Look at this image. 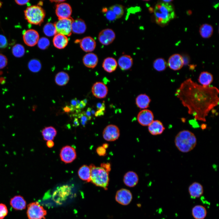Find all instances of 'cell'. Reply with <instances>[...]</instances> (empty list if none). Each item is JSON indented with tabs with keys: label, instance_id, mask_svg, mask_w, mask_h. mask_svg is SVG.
Instances as JSON below:
<instances>
[{
	"label": "cell",
	"instance_id": "obj_1",
	"mask_svg": "<svg viewBox=\"0 0 219 219\" xmlns=\"http://www.w3.org/2000/svg\"><path fill=\"white\" fill-rule=\"evenodd\" d=\"M219 92L216 87L203 86L189 78L181 84L175 95L195 120L205 122L209 112L218 104Z\"/></svg>",
	"mask_w": 219,
	"mask_h": 219
},
{
	"label": "cell",
	"instance_id": "obj_2",
	"mask_svg": "<svg viewBox=\"0 0 219 219\" xmlns=\"http://www.w3.org/2000/svg\"><path fill=\"white\" fill-rule=\"evenodd\" d=\"M175 144L177 148L183 153L188 152L195 147L197 139L194 134L191 131L184 130L179 132L176 135Z\"/></svg>",
	"mask_w": 219,
	"mask_h": 219
},
{
	"label": "cell",
	"instance_id": "obj_3",
	"mask_svg": "<svg viewBox=\"0 0 219 219\" xmlns=\"http://www.w3.org/2000/svg\"><path fill=\"white\" fill-rule=\"evenodd\" d=\"M154 13L156 23L160 25L166 24L173 19L175 16L172 6L169 3L163 2L156 4Z\"/></svg>",
	"mask_w": 219,
	"mask_h": 219
},
{
	"label": "cell",
	"instance_id": "obj_4",
	"mask_svg": "<svg viewBox=\"0 0 219 219\" xmlns=\"http://www.w3.org/2000/svg\"><path fill=\"white\" fill-rule=\"evenodd\" d=\"M91 171V181L97 186L107 189L109 178V172L101 167L93 164L89 166Z\"/></svg>",
	"mask_w": 219,
	"mask_h": 219
},
{
	"label": "cell",
	"instance_id": "obj_5",
	"mask_svg": "<svg viewBox=\"0 0 219 219\" xmlns=\"http://www.w3.org/2000/svg\"><path fill=\"white\" fill-rule=\"evenodd\" d=\"M25 19L32 24L40 25L45 16L43 9L40 5H33L28 7L24 11Z\"/></svg>",
	"mask_w": 219,
	"mask_h": 219
},
{
	"label": "cell",
	"instance_id": "obj_6",
	"mask_svg": "<svg viewBox=\"0 0 219 219\" xmlns=\"http://www.w3.org/2000/svg\"><path fill=\"white\" fill-rule=\"evenodd\" d=\"M27 214L28 219H44L47 211L38 202H33L28 205Z\"/></svg>",
	"mask_w": 219,
	"mask_h": 219
},
{
	"label": "cell",
	"instance_id": "obj_7",
	"mask_svg": "<svg viewBox=\"0 0 219 219\" xmlns=\"http://www.w3.org/2000/svg\"><path fill=\"white\" fill-rule=\"evenodd\" d=\"M73 19L70 17L68 18L58 19L54 24L57 33L66 36H70L72 33L71 24Z\"/></svg>",
	"mask_w": 219,
	"mask_h": 219
},
{
	"label": "cell",
	"instance_id": "obj_8",
	"mask_svg": "<svg viewBox=\"0 0 219 219\" xmlns=\"http://www.w3.org/2000/svg\"><path fill=\"white\" fill-rule=\"evenodd\" d=\"M120 130L116 125L110 124L107 125L104 129L103 135L104 139L108 141H113L116 140L119 137Z\"/></svg>",
	"mask_w": 219,
	"mask_h": 219
},
{
	"label": "cell",
	"instance_id": "obj_9",
	"mask_svg": "<svg viewBox=\"0 0 219 219\" xmlns=\"http://www.w3.org/2000/svg\"><path fill=\"white\" fill-rule=\"evenodd\" d=\"M72 12L71 7L69 4L62 2L56 4L55 12L58 19L70 17Z\"/></svg>",
	"mask_w": 219,
	"mask_h": 219
},
{
	"label": "cell",
	"instance_id": "obj_10",
	"mask_svg": "<svg viewBox=\"0 0 219 219\" xmlns=\"http://www.w3.org/2000/svg\"><path fill=\"white\" fill-rule=\"evenodd\" d=\"M60 155L62 161L68 163L71 162L76 158V153L75 149L73 147L66 146L61 149Z\"/></svg>",
	"mask_w": 219,
	"mask_h": 219
},
{
	"label": "cell",
	"instance_id": "obj_11",
	"mask_svg": "<svg viewBox=\"0 0 219 219\" xmlns=\"http://www.w3.org/2000/svg\"><path fill=\"white\" fill-rule=\"evenodd\" d=\"M23 39L26 44L29 46L33 47L37 44L39 39V35L36 30L29 29L23 32Z\"/></svg>",
	"mask_w": 219,
	"mask_h": 219
},
{
	"label": "cell",
	"instance_id": "obj_12",
	"mask_svg": "<svg viewBox=\"0 0 219 219\" xmlns=\"http://www.w3.org/2000/svg\"><path fill=\"white\" fill-rule=\"evenodd\" d=\"M115 200L119 203L123 205L129 204L132 199V195L129 190L122 189L117 191L115 195Z\"/></svg>",
	"mask_w": 219,
	"mask_h": 219
},
{
	"label": "cell",
	"instance_id": "obj_13",
	"mask_svg": "<svg viewBox=\"0 0 219 219\" xmlns=\"http://www.w3.org/2000/svg\"><path fill=\"white\" fill-rule=\"evenodd\" d=\"M114 31L111 29H106L102 30L98 35V39L102 44L107 45L112 43L115 38Z\"/></svg>",
	"mask_w": 219,
	"mask_h": 219
},
{
	"label": "cell",
	"instance_id": "obj_14",
	"mask_svg": "<svg viewBox=\"0 0 219 219\" xmlns=\"http://www.w3.org/2000/svg\"><path fill=\"white\" fill-rule=\"evenodd\" d=\"M154 115L152 112L148 109H144L138 113L137 116L139 123L143 126L150 125L153 121Z\"/></svg>",
	"mask_w": 219,
	"mask_h": 219
},
{
	"label": "cell",
	"instance_id": "obj_15",
	"mask_svg": "<svg viewBox=\"0 0 219 219\" xmlns=\"http://www.w3.org/2000/svg\"><path fill=\"white\" fill-rule=\"evenodd\" d=\"M184 60L182 56L179 54H174L169 58L168 64L172 69L176 71L181 69L184 64Z\"/></svg>",
	"mask_w": 219,
	"mask_h": 219
},
{
	"label": "cell",
	"instance_id": "obj_16",
	"mask_svg": "<svg viewBox=\"0 0 219 219\" xmlns=\"http://www.w3.org/2000/svg\"><path fill=\"white\" fill-rule=\"evenodd\" d=\"M92 92L95 97L102 99L106 96L108 89L104 84L101 82H97L93 84L92 88Z\"/></svg>",
	"mask_w": 219,
	"mask_h": 219
},
{
	"label": "cell",
	"instance_id": "obj_17",
	"mask_svg": "<svg viewBox=\"0 0 219 219\" xmlns=\"http://www.w3.org/2000/svg\"><path fill=\"white\" fill-rule=\"evenodd\" d=\"M80 45L81 48L84 51L90 52L94 50L96 43L93 38L88 36L84 37L81 40Z\"/></svg>",
	"mask_w": 219,
	"mask_h": 219
},
{
	"label": "cell",
	"instance_id": "obj_18",
	"mask_svg": "<svg viewBox=\"0 0 219 219\" xmlns=\"http://www.w3.org/2000/svg\"><path fill=\"white\" fill-rule=\"evenodd\" d=\"M188 192L190 197L193 199L199 198L203 193V188L200 183L194 182L192 183L188 188Z\"/></svg>",
	"mask_w": 219,
	"mask_h": 219
},
{
	"label": "cell",
	"instance_id": "obj_19",
	"mask_svg": "<svg viewBox=\"0 0 219 219\" xmlns=\"http://www.w3.org/2000/svg\"><path fill=\"white\" fill-rule=\"evenodd\" d=\"M138 177L134 172L130 171L124 175L123 181L124 184L129 187H133L135 186L138 181Z\"/></svg>",
	"mask_w": 219,
	"mask_h": 219
},
{
	"label": "cell",
	"instance_id": "obj_20",
	"mask_svg": "<svg viewBox=\"0 0 219 219\" xmlns=\"http://www.w3.org/2000/svg\"><path fill=\"white\" fill-rule=\"evenodd\" d=\"M86 29V26L84 21L81 19L73 20L71 24L72 32L81 34L84 33Z\"/></svg>",
	"mask_w": 219,
	"mask_h": 219
},
{
	"label": "cell",
	"instance_id": "obj_21",
	"mask_svg": "<svg viewBox=\"0 0 219 219\" xmlns=\"http://www.w3.org/2000/svg\"><path fill=\"white\" fill-rule=\"evenodd\" d=\"M165 128L162 123L160 121H153L148 125V130L151 134L154 135H160L162 133Z\"/></svg>",
	"mask_w": 219,
	"mask_h": 219
},
{
	"label": "cell",
	"instance_id": "obj_22",
	"mask_svg": "<svg viewBox=\"0 0 219 219\" xmlns=\"http://www.w3.org/2000/svg\"><path fill=\"white\" fill-rule=\"evenodd\" d=\"M10 204L15 210H22L26 208V202L22 196H16L11 199Z\"/></svg>",
	"mask_w": 219,
	"mask_h": 219
},
{
	"label": "cell",
	"instance_id": "obj_23",
	"mask_svg": "<svg viewBox=\"0 0 219 219\" xmlns=\"http://www.w3.org/2000/svg\"><path fill=\"white\" fill-rule=\"evenodd\" d=\"M53 42L54 46L58 49H62L67 45L68 40L67 36L64 35L57 33L53 38Z\"/></svg>",
	"mask_w": 219,
	"mask_h": 219
},
{
	"label": "cell",
	"instance_id": "obj_24",
	"mask_svg": "<svg viewBox=\"0 0 219 219\" xmlns=\"http://www.w3.org/2000/svg\"><path fill=\"white\" fill-rule=\"evenodd\" d=\"M98 61L97 56L93 53L87 54L83 58V62L84 65L88 68H92L96 67Z\"/></svg>",
	"mask_w": 219,
	"mask_h": 219
},
{
	"label": "cell",
	"instance_id": "obj_25",
	"mask_svg": "<svg viewBox=\"0 0 219 219\" xmlns=\"http://www.w3.org/2000/svg\"><path fill=\"white\" fill-rule=\"evenodd\" d=\"M118 64L120 68L122 70L130 69L133 64V60L130 55H124L121 56L118 59Z\"/></svg>",
	"mask_w": 219,
	"mask_h": 219
},
{
	"label": "cell",
	"instance_id": "obj_26",
	"mask_svg": "<svg viewBox=\"0 0 219 219\" xmlns=\"http://www.w3.org/2000/svg\"><path fill=\"white\" fill-rule=\"evenodd\" d=\"M117 65L116 61L114 58L108 57L103 61L102 67L105 71L108 73H111L116 70Z\"/></svg>",
	"mask_w": 219,
	"mask_h": 219
},
{
	"label": "cell",
	"instance_id": "obj_27",
	"mask_svg": "<svg viewBox=\"0 0 219 219\" xmlns=\"http://www.w3.org/2000/svg\"><path fill=\"white\" fill-rule=\"evenodd\" d=\"M192 214L195 219H204L207 216V211L203 206L196 205L193 208Z\"/></svg>",
	"mask_w": 219,
	"mask_h": 219
},
{
	"label": "cell",
	"instance_id": "obj_28",
	"mask_svg": "<svg viewBox=\"0 0 219 219\" xmlns=\"http://www.w3.org/2000/svg\"><path fill=\"white\" fill-rule=\"evenodd\" d=\"M150 102V98L145 94H140L136 99L137 106L141 109H146L148 107Z\"/></svg>",
	"mask_w": 219,
	"mask_h": 219
},
{
	"label": "cell",
	"instance_id": "obj_29",
	"mask_svg": "<svg viewBox=\"0 0 219 219\" xmlns=\"http://www.w3.org/2000/svg\"><path fill=\"white\" fill-rule=\"evenodd\" d=\"M78 174L82 180L88 182L91 181V171L89 166L86 165L82 166L78 170Z\"/></svg>",
	"mask_w": 219,
	"mask_h": 219
},
{
	"label": "cell",
	"instance_id": "obj_30",
	"mask_svg": "<svg viewBox=\"0 0 219 219\" xmlns=\"http://www.w3.org/2000/svg\"><path fill=\"white\" fill-rule=\"evenodd\" d=\"M212 75L207 71H203L200 74L198 79L199 82L203 86H208L213 81Z\"/></svg>",
	"mask_w": 219,
	"mask_h": 219
},
{
	"label": "cell",
	"instance_id": "obj_31",
	"mask_svg": "<svg viewBox=\"0 0 219 219\" xmlns=\"http://www.w3.org/2000/svg\"><path fill=\"white\" fill-rule=\"evenodd\" d=\"M42 134L44 140L52 141L56 135L57 131L52 127H47L42 130Z\"/></svg>",
	"mask_w": 219,
	"mask_h": 219
},
{
	"label": "cell",
	"instance_id": "obj_32",
	"mask_svg": "<svg viewBox=\"0 0 219 219\" xmlns=\"http://www.w3.org/2000/svg\"><path fill=\"white\" fill-rule=\"evenodd\" d=\"M199 32L201 36L204 38L210 37L212 35L213 28L212 26L208 24H204L200 27Z\"/></svg>",
	"mask_w": 219,
	"mask_h": 219
},
{
	"label": "cell",
	"instance_id": "obj_33",
	"mask_svg": "<svg viewBox=\"0 0 219 219\" xmlns=\"http://www.w3.org/2000/svg\"><path fill=\"white\" fill-rule=\"evenodd\" d=\"M69 77L66 73L61 71L57 73L55 76V81L56 84L60 86L66 85L68 82Z\"/></svg>",
	"mask_w": 219,
	"mask_h": 219
},
{
	"label": "cell",
	"instance_id": "obj_34",
	"mask_svg": "<svg viewBox=\"0 0 219 219\" xmlns=\"http://www.w3.org/2000/svg\"><path fill=\"white\" fill-rule=\"evenodd\" d=\"M43 32L46 36L49 37L54 36L57 33L54 24L50 23H47L44 25Z\"/></svg>",
	"mask_w": 219,
	"mask_h": 219
},
{
	"label": "cell",
	"instance_id": "obj_35",
	"mask_svg": "<svg viewBox=\"0 0 219 219\" xmlns=\"http://www.w3.org/2000/svg\"><path fill=\"white\" fill-rule=\"evenodd\" d=\"M153 66L155 70L161 71H164L166 69L167 66V63L163 58H158L154 61Z\"/></svg>",
	"mask_w": 219,
	"mask_h": 219
},
{
	"label": "cell",
	"instance_id": "obj_36",
	"mask_svg": "<svg viewBox=\"0 0 219 219\" xmlns=\"http://www.w3.org/2000/svg\"><path fill=\"white\" fill-rule=\"evenodd\" d=\"M28 66L30 71L36 73L40 70L41 68V64L39 60L36 59H32L29 61Z\"/></svg>",
	"mask_w": 219,
	"mask_h": 219
},
{
	"label": "cell",
	"instance_id": "obj_37",
	"mask_svg": "<svg viewBox=\"0 0 219 219\" xmlns=\"http://www.w3.org/2000/svg\"><path fill=\"white\" fill-rule=\"evenodd\" d=\"M12 52L13 55L17 57H20L23 56L25 53V49L22 45L17 44L12 48Z\"/></svg>",
	"mask_w": 219,
	"mask_h": 219
},
{
	"label": "cell",
	"instance_id": "obj_38",
	"mask_svg": "<svg viewBox=\"0 0 219 219\" xmlns=\"http://www.w3.org/2000/svg\"><path fill=\"white\" fill-rule=\"evenodd\" d=\"M109 9L113 12L116 16L117 19L121 18L123 14V7L121 5H115L110 7Z\"/></svg>",
	"mask_w": 219,
	"mask_h": 219
},
{
	"label": "cell",
	"instance_id": "obj_39",
	"mask_svg": "<svg viewBox=\"0 0 219 219\" xmlns=\"http://www.w3.org/2000/svg\"><path fill=\"white\" fill-rule=\"evenodd\" d=\"M38 47L42 50L47 49L49 46L50 42L48 38L42 37L39 39L37 43Z\"/></svg>",
	"mask_w": 219,
	"mask_h": 219
},
{
	"label": "cell",
	"instance_id": "obj_40",
	"mask_svg": "<svg viewBox=\"0 0 219 219\" xmlns=\"http://www.w3.org/2000/svg\"><path fill=\"white\" fill-rule=\"evenodd\" d=\"M105 15L106 19L110 21H113L117 19L116 16L113 12L109 9H107L104 12Z\"/></svg>",
	"mask_w": 219,
	"mask_h": 219
},
{
	"label": "cell",
	"instance_id": "obj_41",
	"mask_svg": "<svg viewBox=\"0 0 219 219\" xmlns=\"http://www.w3.org/2000/svg\"><path fill=\"white\" fill-rule=\"evenodd\" d=\"M8 213L6 206L3 203H0V219H3L7 215Z\"/></svg>",
	"mask_w": 219,
	"mask_h": 219
},
{
	"label": "cell",
	"instance_id": "obj_42",
	"mask_svg": "<svg viewBox=\"0 0 219 219\" xmlns=\"http://www.w3.org/2000/svg\"><path fill=\"white\" fill-rule=\"evenodd\" d=\"M7 63L8 60L6 57L4 55L0 54V69L5 67Z\"/></svg>",
	"mask_w": 219,
	"mask_h": 219
},
{
	"label": "cell",
	"instance_id": "obj_43",
	"mask_svg": "<svg viewBox=\"0 0 219 219\" xmlns=\"http://www.w3.org/2000/svg\"><path fill=\"white\" fill-rule=\"evenodd\" d=\"M7 45L8 42L6 37L0 34V48H5Z\"/></svg>",
	"mask_w": 219,
	"mask_h": 219
},
{
	"label": "cell",
	"instance_id": "obj_44",
	"mask_svg": "<svg viewBox=\"0 0 219 219\" xmlns=\"http://www.w3.org/2000/svg\"><path fill=\"white\" fill-rule=\"evenodd\" d=\"M78 117L80 119V122L82 125L85 126L87 121L89 120L88 118L85 114V112H83L79 115Z\"/></svg>",
	"mask_w": 219,
	"mask_h": 219
},
{
	"label": "cell",
	"instance_id": "obj_45",
	"mask_svg": "<svg viewBox=\"0 0 219 219\" xmlns=\"http://www.w3.org/2000/svg\"><path fill=\"white\" fill-rule=\"evenodd\" d=\"M96 151L98 154L100 156H104L106 154V149L102 146L98 147L96 149Z\"/></svg>",
	"mask_w": 219,
	"mask_h": 219
},
{
	"label": "cell",
	"instance_id": "obj_46",
	"mask_svg": "<svg viewBox=\"0 0 219 219\" xmlns=\"http://www.w3.org/2000/svg\"><path fill=\"white\" fill-rule=\"evenodd\" d=\"M77 100V99L76 98H75L71 101V105L70 107L71 109V111H72L76 109V107L78 105Z\"/></svg>",
	"mask_w": 219,
	"mask_h": 219
},
{
	"label": "cell",
	"instance_id": "obj_47",
	"mask_svg": "<svg viewBox=\"0 0 219 219\" xmlns=\"http://www.w3.org/2000/svg\"><path fill=\"white\" fill-rule=\"evenodd\" d=\"M101 167L109 173L111 170L110 165L109 163H102L101 164Z\"/></svg>",
	"mask_w": 219,
	"mask_h": 219
},
{
	"label": "cell",
	"instance_id": "obj_48",
	"mask_svg": "<svg viewBox=\"0 0 219 219\" xmlns=\"http://www.w3.org/2000/svg\"><path fill=\"white\" fill-rule=\"evenodd\" d=\"M105 108H103L97 109V110L95 113V114L96 116H99L104 115Z\"/></svg>",
	"mask_w": 219,
	"mask_h": 219
},
{
	"label": "cell",
	"instance_id": "obj_49",
	"mask_svg": "<svg viewBox=\"0 0 219 219\" xmlns=\"http://www.w3.org/2000/svg\"><path fill=\"white\" fill-rule=\"evenodd\" d=\"M85 103L83 100L80 101V103L76 107V109L78 110L84 108L86 106Z\"/></svg>",
	"mask_w": 219,
	"mask_h": 219
},
{
	"label": "cell",
	"instance_id": "obj_50",
	"mask_svg": "<svg viewBox=\"0 0 219 219\" xmlns=\"http://www.w3.org/2000/svg\"><path fill=\"white\" fill-rule=\"evenodd\" d=\"M85 114L87 116L89 120H90L91 119V108L89 107L88 108L87 110L85 112Z\"/></svg>",
	"mask_w": 219,
	"mask_h": 219
},
{
	"label": "cell",
	"instance_id": "obj_51",
	"mask_svg": "<svg viewBox=\"0 0 219 219\" xmlns=\"http://www.w3.org/2000/svg\"><path fill=\"white\" fill-rule=\"evenodd\" d=\"M16 2L18 5H23L27 4L30 2L29 0H15Z\"/></svg>",
	"mask_w": 219,
	"mask_h": 219
},
{
	"label": "cell",
	"instance_id": "obj_52",
	"mask_svg": "<svg viewBox=\"0 0 219 219\" xmlns=\"http://www.w3.org/2000/svg\"><path fill=\"white\" fill-rule=\"evenodd\" d=\"M54 142L52 141H48L47 142V145L49 148H51L54 146Z\"/></svg>",
	"mask_w": 219,
	"mask_h": 219
},
{
	"label": "cell",
	"instance_id": "obj_53",
	"mask_svg": "<svg viewBox=\"0 0 219 219\" xmlns=\"http://www.w3.org/2000/svg\"><path fill=\"white\" fill-rule=\"evenodd\" d=\"M73 126L74 127H77L79 125V123L78 119L77 118H75L73 121Z\"/></svg>",
	"mask_w": 219,
	"mask_h": 219
},
{
	"label": "cell",
	"instance_id": "obj_54",
	"mask_svg": "<svg viewBox=\"0 0 219 219\" xmlns=\"http://www.w3.org/2000/svg\"><path fill=\"white\" fill-rule=\"evenodd\" d=\"M64 110L65 112H68L71 111V109L70 107L66 106L64 108Z\"/></svg>",
	"mask_w": 219,
	"mask_h": 219
},
{
	"label": "cell",
	"instance_id": "obj_55",
	"mask_svg": "<svg viewBox=\"0 0 219 219\" xmlns=\"http://www.w3.org/2000/svg\"><path fill=\"white\" fill-rule=\"evenodd\" d=\"M65 0H51L50 1L51 2H54L55 3H60L63 2Z\"/></svg>",
	"mask_w": 219,
	"mask_h": 219
},
{
	"label": "cell",
	"instance_id": "obj_56",
	"mask_svg": "<svg viewBox=\"0 0 219 219\" xmlns=\"http://www.w3.org/2000/svg\"><path fill=\"white\" fill-rule=\"evenodd\" d=\"M109 145L107 143H105L103 144L102 146L105 149H106L108 147Z\"/></svg>",
	"mask_w": 219,
	"mask_h": 219
},
{
	"label": "cell",
	"instance_id": "obj_57",
	"mask_svg": "<svg viewBox=\"0 0 219 219\" xmlns=\"http://www.w3.org/2000/svg\"><path fill=\"white\" fill-rule=\"evenodd\" d=\"M5 81V79L3 78H0V83L2 84L4 83Z\"/></svg>",
	"mask_w": 219,
	"mask_h": 219
},
{
	"label": "cell",
	"instance_id": "obj_58",
	"mask_svg": "<svg viewBox=\"0 0 219 219\" xmlns=\"http://www.w3.org/2000/svg\"><path fill=\"white\" fill-rule=\"evenodd\" d=\"M172 1V0H163V2H166V3H169L170 2H171Z\"/></svg>",
	"mask_w": 219,
	"mask_h": 219
},
{
	"label": "cell",
	"instance_id": "obj_59",
	"mask_svg": "<svg viewBox=\"0 0 219 219\" xmlns=\"http://www.w3.org/2000/svg\"><path fill=\"white\" fill-rule=\"evenodd\" d=\"M83 101L86 104L87 103V100L86 99H85L83 100Z\"/></svg>",
	"mask_w": 219,
	"mask_h": 219
},
{
	"label": "cell",
	"instance_id": "obj_60",
	"mask_svg": "<svg viewBox=\"0 0 219 219\" xmlns=\"http://www.w3.org/2000/svg\"><path fill=\"white\" fill-rule=\"evenodd\" d=\"M2 2H0V7L2 6Z\"/></svg>",
	"mask_w": 219,
	"mask_h": 219
}]
</instances>
